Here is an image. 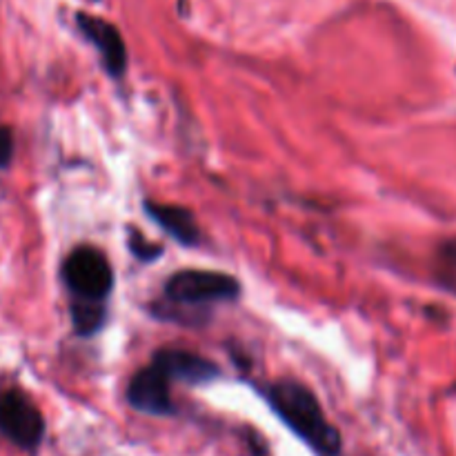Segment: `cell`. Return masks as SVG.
<instances>
[{
  "label": "cell",
  "instance_id": "cell-8",
  "mask_svg": "<svg viewBox=\"0 0 456 456\" xmlns=\"http://www.w3.org/2000/svg\"><path fill=\"white\" fill-rule=\"evenodd\" d=\"M147 214L167 232L169 236L178 240L181 245L194 248L200 240V227L196 223V216L187 208L181 205H167V203H154L147 200L145 203Z\"/></svg>",
  "mask_w": 456,
  "mask_h": 456
},
{
  "label": "cell",
  "instance_id": "cell-3",
  "mask_svg": "<svg viewBox=\"0 0 456 456\" xmlns=\"http://www.w3.org/2000/svg\"><path fill=\"white\" fill-rule=\"evenodd\" d=\"M165 303L174 307H203L236 301L240 285L234 276L214 270H181L165 283Z\"/></svg>",
  "mask_w": 456,
  "mask_h": 456
},
{
  "label": "cell",
  "instance_id": "cell-7",
  "mask_svg": "<svg viewBox=\"0 0 456 456\" xmlns=\"http://www.w3.org/2000/svg\"><path fill=\"white\" fill-rule=\"evenodd\" d=\"M151 361L167 374L169 381L190 383V386L208 383L221 374L214 361L190 350H159Z\"/></svg>",
  "mask_w": 456,
  "mask_h": 456
},
{
  "label": "cell",
  "instance_id": "cell-5",
  "mask_svg": "<svg viewBox=\"0 0 456 456\" xmlns=\"http://www.w3.org/2000/svg\"><path fill=\"white\" fill-rule=\"evenodd\" d=\"M169 379L154 361L138 370L127 386V401L134 410L151 417H169L174 414L172 392H169Z\"/></svg>",
  "mask_w": 456,
  "mask_h": 456
},
{
  "label": "cell",
  "instance_id": "cell-9",
  "mask_svg": "<svg viewBox=\"0 0 456 456\" xmlns=\"http://www.w3.org/2000/svg\"><path fill=\"white\" fill-rule=\"evenodd\" d=\"M71 323L80 337H92L105 323V305H94V303H69Z\"/></svg>",
  "mask_w": 456,
  "mask_h": 456
},
{
  "label": "cell",
  "instance_id": "cell-1",
  "mask_svg": "<svg viewBox=\"0 0 456 456\" xmlns=\"http://www.w3.org/2000/svg\"><path fill=\"white\" fill-rule=\"evenodd\" d=\"M265 399L285 426L301 436L307 445L325 456H337L341 450V435L328 421L319 399L297 381H276L265 387Z\"/></svg>",
  "mask_w": 456,
  "mask_h": 456
},
{
  "label": "cell",
  "instance_id": "cell-4",
  "mask_svg": "<svg viewBox=\"0 0 456 456\" xmlns=\"http://www.w3.org/2000/svg\"><path fill=\"white\" fill-rule=\"evenodd\" d=\"M0 435L22 450H34L43 441V414L20 390H7L0 395Z\"/></svg>",
  "mask_w": 456,
  "mask_h": 456
},
{
  "label": "cell",
  "instance_id": "cell-6",
  "mask_svg": "<svg viewBox=\"0 0 456 456\" xmlns=\"http://www.w3.org/2000/svg\"><path fill=\"white\" fill-rule=\"evenodd\" d=\"M78 27L85 38L98 49L107 74L120 78L127 69V47L120 31L111 22L89 16V13H78Z\"/></svg>",
  "mask_w": 456,
  "mask_h": 456
},
{
  "label": "cell",
  "instance_id": "cell-11",
  "mask_svg": "<svg viewBox=\"0 0 456 456\" xmlns=\"http://www.w3.org/2000/svg\"><path fill=\"white\" fill-rule=\"evenodd\" d=\"M13 159V134L12 129L0 125V167H9Z\"/></svg>",
  "mask_w": 456,
  "mask_h": 456
},
{
  "label": "cell",
  "instance_id": "cell-2",
  "mask_svg": "<svg viewBox=\"0 0 456 456\" xmlns=\"http://www.w3.org/2000/svg\"><path fill=\"white\" fill-rule=\"evenodd\" d=\"M62 281L74 303L105 305L114 288V272L101 249L92 245H78L67 254L62 263Z\"/></svg>",
  "mask_w": 456,
  "mask_h": 456
},
{
  "label": "cell",
  "instance_id": "cell-10",
  "mask_svg": "<svg viewBox=\"0 0 456 456\" xmlns=\"http://www.w3.org/2000/svg\"><path fill=\"white\" fill-rule=\"evenodd\" d=\"M129 248H132V252L136 254L141 261H151V258L160 256V252H163L159 245L147 240L141 232H132V236H129Z\"/></svg>",
  "mask_w": 456,
  "mask_h": 456
}]
</instances>
